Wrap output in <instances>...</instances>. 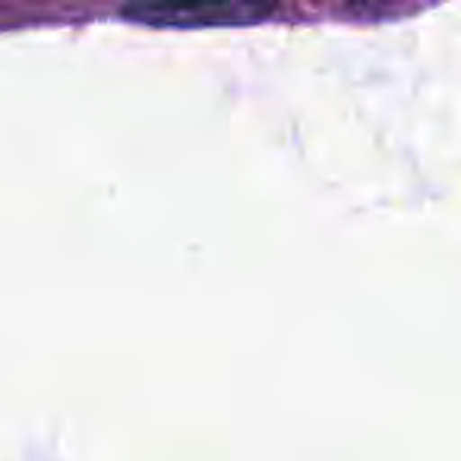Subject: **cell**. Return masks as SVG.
I'll return each mask as SVG.
<instances>
[{"mask_svg": "<svg viewBox=\"0 0 461 461\" xmlns=\"http://www.w3.org/2000/svg\"><path fill=\"white\" fill-rule=\"evenodd\" d=\"M127 16L158 26H190V23H240V20H259L266 10L240 7V10H127Z\"/></svg>", "mask_w": 461, "mask_h": 461, "instance_id": "cell-1", "label": "cell"}]
</instances>
